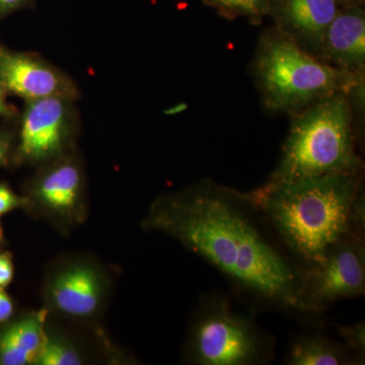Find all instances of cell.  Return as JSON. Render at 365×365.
Returning <instances> with one entry per match:
<instances>
[{
	"instance_id": "3",
	"label": "cell",
	"mask_w": 365,
	"mask_h": 365,
	"mask_svg": "<svg viewBox=\"0 0 365 365\" xmlns=\"http://www.w3.org/2000/svg\"><path fill=\"white\" fill-rule=\"evenodd\" d=\"M348 97L335 93L295 114L279 165L267 185L357 172L360 160Z\"/></svg>"
},
{
	"instance_id": "20",
	"label": "cell",
	"mask_w": 365,
	"mask_h": 365,
	"mask_svg": "<svg viewBox=\"0 0 365 365\" xmlns=\"http://www.w3.org/2000/svg\"><path fill=\"white\" fill-rule=\"evenodd\" d=\"M36 0H0V20L14 11L32 6Z\"/></svg>"
},
{
	"instance_id": "10",
	"label": "cell",
	"mask_w": 365,
	"mask_h": 365,
	"mask_svg": "<svg viewBox=\"0 0 365 365\" xmlns=\"http://www.w3.org/2000/svg\"><path fill=\"white\" fill-rule=\"evenodd\" d=\"M338 0H270L278 30L309 53L319 55L327 29L339 11Z\"/></svg>"
},
{
	"instance_id": "1",
	"label": "cell",
	"mask_w": 365,
	"mask_h": 365,
	"mask_svg": "<svg viewBox=\"0 0 365 365\" xmlns=\"http://www.w3.org/2000/svg\"><path fill=\"white\" fill-rule=\"evenodd\" d=\"M245 201L246 196L205 181L158 199L146 225L174 237L256 297L304 312L302 273L264 235Z\"/></svg>"
},
{
	"instance_id": "13",
	"label": "cell",
	"mask_w": 365,
	"mask_h": 365,
	"mask_svg": "<svg viewBox=\"0 0 365 365\" xmlns=\"http://www.w3.org/2000/svg\"><path fill=\"white\" fill-rule=\"evenodd\" d=\"M45 311L14 322L0 333V364H34L46 336Z\"/></svg>"
},
{
	"instance_id": "17",
	"label": "cell",
	"mask_w": 365,
	"mask_h": 365,
	"mask_svg": "<svg viewBox=\"0 0 365 365\" xmlns=\"http://www.w3.org/2000/svg\"><path fill=\"white\" fill-rule=\"evenodd\" d=\"M341 337L345 340L346 345L349 346L352 350L364 354L365 349V327L364 322L351 327H339Z\"/></svg>"
},
{
	"instance_id": "7",
	"label": "cell",
	"mask_w": 365,
	"mask_h": 365,
	"mask_svg": "<svg viewBox=\"0 0 365 365\" xmlns=\"http://www.w3.org/2000/svg\"><path fill=\"white\" fill-rule=\"evenodd\" d=\"M365 255L361 240L349 234L333 247L318 265L302 273L304 312L314 311L344 297L364 294Z\"/></svg>"
},
{
	"instance_id": "8",
	"label": "cell",
	"mask_w": 365,
	"mask_h": 365,
	"mask_svg": "<svg viewBox=\"0 0 365 365\" xmlns=\"http://www.w3.org/2000/svg\"><path fill=\"white\" fill-rule=\"evenodd\" d=\"M0 86L26 102L48 97L81 98L78 85L66 72L37 53L13 51L1 44Z\"/></svg>"
},
{
	"instance_id": "23",
	"label": "cell",
	"mask_w": 365,
	"mask_h": 365,
	"mask_svg": "<svg viewBox=\"0 0 365 365\" xmlns=\"http://www.w3.org/2000/svg\"><path fill=\"white\" fill-rule=\"evenodd\" d=\"M6 91L0 86V116L1 117H13L16 114V110L7 104L6 101Z\"/></svg>"
},
{
	"instance_id": "11",
	"label": "cell",
	"mask_w": 365,
	"mask_h": 365,
	"mask_svg": "<svg viewBox=\"0 0 365 365\" xmlns=\"http://www.w3.org/2000/svg\"><path fill=\"white\" fill-rule=\"evenodd\" d=\"M319 58L342 71L364 74L365 14L359 4L339 9L327 29Z\"/></svg>"
},
{
	"instance_id": "19",
	"label": "cell",
	"mask_w": 365,
	"mask_h": 365,
	"mask_svg": "<svg viewBox=\"0 0 365 365\" xmlns=\"http://www.w3.org/2000/svg\"><path fill=\"white\" fill-rule=\"evenodd\" d=\"M29 200L16 195L6 185L0 184V216L11 212L14 209L28 205Z\"/></svg>"
},
{
	"instance_id": "6",
	"label": "cell",
	"mask_w": 365,
	"mask_h": 365,
	"mask_svg": "<svg viewBox=\"0 0 365 365\" xmlns=\"http://www.w3.org/2000/svg\"><path fill=\"white\" fill-rule=\"evenodd\" d=\"M76 103L63 97L26 101L19 128L21 162L43 165L72 150L81 126Z\"/></svg>"
},
{
	"instance_id": "25",
	"label": "cell",
	"mask_w": 365,
	"mask_h": 365,
	"mask_svg": "<svg viewBox=\"0 0 365 365\" xmlns=\"http://www.w3.org/2000/svg\"><path fill=\"white\" fill-rule=\"evenodd\" d=\"M339 4H344V6H354V4H359L362 0H338Z\"/></svg>"
},
{
	"instance_id": "15",
	"label": "cell",
	"mask_w": 365,
	"mask_h": 365,
	"mask_svg": "<svg viewBox=\"0 0 365 365\" xmlns=\"http://www.w3.org/2000/svg\"><path fill=\"white\" fill-rule=\"evenodd\" d=\"M227 18L245 16L253 23H260L269 13L270 0H204Z\"/></svg>"
},
{
	"instance_id": "14",
	"label": "cell",
	"mask_w": 365,
	"mask_h": 365,
	"mask_svg": "<svg viewBox=\"0 0 365 365\" xmlns=\"http://www.w3.org/2000/svg\"><path fill=\"white\" fill-rule=\"evenodd\" d=\"M290 365H339L347 364L344 353L321 336H309L295 341L289 350Z\"/></svg>"
},
{
	"instance_id": "2",
	"label": "cell",
	"mask_w": 365,
	"mask_h": 365,
	"mask_svg": "<svg viewBox=\"0 0 365 365\" xmlns=\"http://www.w3.org/2000/svg\"><path fill=\"white\" fill-rule=\"evenodd\" d=\"M359 187L353 173L267 185L249 199L263 209L283 244L307 268L318 265L350 232Z\"/></svg>"
},
{
	"instance_id": "24",
	"label": "cell",
	"mask_w": 365,
	"mask_h": 365,
	"mask_svg": "<svg viewBox=\"0 0 365 365\" xmlns=\"http://www.w3.org/2000/svg\"><path fill=\"white\" fill-rule=\"evenodd\" d=\"M9 143L7 137L0 132V165L6 163L9 155Z\"/></svg>"
},
{
	"instance_id": "16",
	"label": "cell",
	"mask_w": 365,
	"mask_h": 365,
	"mask_svg": "<svg viewBox=\"0 0 365 365\" xmlns=\"http://www.w3.org/2000/svg\"><path fill=\"white\" fill-rule=\"evenodd\" d=\"M83 364L81 355L71 346L46 334L36 356L37 365H78Z\"/></svg>"
},
{
	"instance_id": "22",
	"label": "cell",
	"mask_w": 365,
	"mask_h": 365,
	"mask_svg": "<svg viewBox=\"0 0 365 365\" xmlns=\"http://www.w3.org/2000/svg\"><path fill=\"white\" fill-rule=\"evenodd\" d=\"M14 314V304L11 297L4 292V288H0V323L6 322Z\"/></svg>"
},
{
	"instance_id": "4",
	"label": "cell",
	"mask_w": 365,
	"mask_h": 365,
	"mask_svg": "<svg viewBox=\"0 0 365 365\" xmlns=\"http://www.w3.org/2000/svg\"><path fill=\"white\" fill-rule=\"evenodd\" d=\"M255 73L269 109L292 114L335 93L349 96L364 83V74L322 61L280 30L262 37Z\"/></svg>"
},
{
	"instance_id": "9",
	"label": "cell",
	"mask_w": 365,
	"mask_h": 365,
	"mask_svg": "<svg viewBox=\"0 0 365 365\" xmlns=\"http://www.w3.org/2000/svg\"><path fill=\"white\" fill-rule=\"evenodd\" d=\"M41 167L31 185L34 200L53 215L76 218L85 192V173L78 155L71 150Z\"/></svg>"
},
{
	"instance_id": "26",
	"label": "cell",
	"mask_w": 365,
	"mask_h": 365,
	"mask_svg": "<svg viewBox=\"0 0 365 365\" xmlns=\"http://www.w3.org/2000/svg\"><path fill=\"white\" fill-rule=\"evenodd\" d=\"M2 239V228H1V225H0V240Z\"/></svg>"
},
{
	"instance_id": "18",
	"label": "cell",
	"mask_w": 365,
	"mask_h": 365,
	"mask_svg": "<svg viewBox=\"0 0 365 365\" xmlns=\"http://www.w3.org/2000/svg\"><path fill=\"white\" fill-rule=\"evenodd\" d=\"M364 197L361 195L360 190L355 196L350 209V232H355V237L361 240V234L364 230Z\"/></svg>"
},
{
	"instance_id": "5",
	"label": "cell",
	"mask_w": 365,
	"mask_h": 365,
	"mask_svg": "<svg viewBox=\"0 0 365 365\" xmlns=\"http://www.w3.org/2000/svg\"><path fill=\"white\" fill-rule=\"evenodd\" d=\"M190 352L197 364L250 365L263 356L264 342L248 319L216 302L197 319Z\"/></svg>"
},
{
	"instance_id": "21",
	"label": "cell",
	"mask_w": 365,
	"mask_h": 365,
	"mask_svg": "<svg viewBox=\"0 0 365 365\" xmlns=\"http://www.w3.org/2000/svg\"><path fill=\"white\" fill-rule=\"evenodd\" d=\"M14 273V264L11 257L6 254H0V288L11 284Z\"/></svg>"
},
{
	"instance_id": "12",
	"label": "cell",
	"mask_w": 365,
	"mask_h": 365,
	"mask_svg": "<svg viewBox=\"0 0 365 365\" xmlns=\"http://www.w3.org/2000/svg\"><path fill=\"white\" fill-rule=\"evenodd\" d=\"M104 285L96 269L73 265L52 278L49 299L52 307L72 318H88L97 313L102 304Z\"/></svg>"
}]
</instances>
